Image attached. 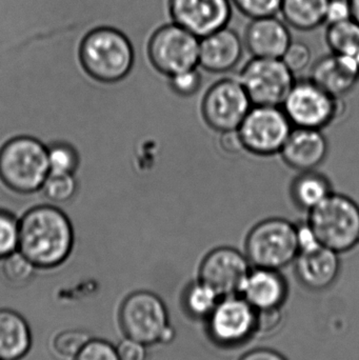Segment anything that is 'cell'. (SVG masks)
<instances>
[{
    "instance_id": "obj_1",
    "label": "cell",
    "mask_w": 359,
    "mask_h": 360,
    "mask_svg": "<svg viewBox=\"0 0 359 360\" xmlns=\"http://www.w3.org/2000/svg\"><path fill=\"white\" fill-rule=\"evenodd\" d=\"M74 234L67 216L54 207H34L19 222V252L36 268H54L71 253Z\"/></svg>"
},
{
    "instance_id": "obj_2",
    "label": "cell",
    "mask_w": 359,
    "mask_h": 360,
    "mask_svg": "<svg viewBox=\"0 0 359 360\" xmlns=\"http://www.w3.org/2000/svg\"><path fill=\"white\" fill-rule=\"evenodd\" d=\"M136 54L128 37L112 27H99L84 37L80 46L82 69L93 79L114 84L134 68Z\"/></svg>"
},
{
    "instance_id": "obj_3",
    "label": "cell",
    "mask_w": 359,
    "mask_h": 360,
    "mask_svg": "<svg viewBox=\"0 0 359 360\" xmlns=\"http://www.w3.org/2000/svg\"><path fill=\"white\" fill-rule=\"evenodd\" d=\"M309 222L320 245L337 253L359 245V205L347 195L331 193L309 212Z\"/></svg>"
},
{
    "instance_id": "obj_4",
    "label": "cell",
    "mask_w": 359,
    "mask_h": 360,
    "mask_svg": "<svg viewBox=\"0 0 359 360\" xmlns=\"http://www.w3.org/2000/svg\"><path fill=\"white\" fill-rule=\"evenodd\" d=\"M50 175L48 150L31 137H17L0 150V179L21 194L36 192Z\"/></svg>"
},
{
    "instance_id": "obj_5",
    "label": "cell",
    "mask_w": 359,
    "mask_h": 360,
    "mask_svg": "<svg viewBox=\"0 0 359 360\" xmlns=\"http://www.w3.org/2000/svg\"><path fill=\"white\" fill-rule=\"evenodd\" d=\"M299 253L296 224L285 218L259 222L246 239V256L255 268L278 270L292 264Z\"/></svg>"
},
{
    "instance_id": "obj_6",
    "label": "cell",
    "mask_w": 359,
    "mask_h": 360,
    "mask_svg": "<svg viewBox=\"0 0 359 360\" xmlns=\"http://www.w3.org/2000/svg\"><path fill=\"white\" fill-rule=\"evenodd\" d=\"M200 41L197 36L171 21L154 30L145 51L154 69L171 77L198 68Z\"/></svg>"
},
{
    "instance_id": "obj_7",
    "label": "cell",
    "mask_w": 359,
    "mask_h": 360,
    "mask_svg": "<svg viewBox=\"0 0 359 360\" xmlns=\"http://www.w3.org/2000/svg\"><path fill=\"white\" fill-rule=\"evenodd\" d=\"M292 129L282 107L253 105L237 131L246 151L272 156L280 153Z\"/></svg>"
},
{
    "instance_id": "obj_8",
    "label": "cell",
    "mask_w": 359,
    "mask_h": 360,
    "mask_svg": "<svg viewBox=\"0 0 359 360\" xmlns=\"http://www.w3.org/2000/svg\"><path fill=\"white\" fill-rule=\"evenodd\" d=\"M293 128L322 130L339 115V98L313 80H295L282 105Z\"/></svg>"
},
{
    "instance_id": "obj_9",
    "label": "cell",
    "mask_w": 359,
    "mask_h": 360,
    "mask_svg": "<svg viewBox=\"0 0 359 360\" xmlns=\"http://www.w3.org/2000/svg\"><path fill=\"white\" fill-rule=\"evenodd\" d=\"M242 82L253 105L282 107L295 82L294 74L282 59L253 57L240 72Z\"/></svg>"
},
{
    "instance_id": "obj_10",
    "label": "cell",
    "mask_w": 359,
    "mask_h": 360,
    "mask_svg": "<svg viewBox=\"0 0 359 360\" xmlns=\"http://www.w3.org/2000/svg\"><path fill=\"white\" fill-rule=\"evenodd\" d=\"M252 107L240 80L223 78L207 91L202 113L210 128L223 133L237 130Z\"/></svg>"
},
{
    "instance_id": "obj_11",
    "label": "cell",
    "mask_w": 359,
    "mask_h": 360,
    "mask_svg": "<svg viewBox=\"0 0 359 360\" xmlns=\"http://www.w3.org/2000/svg\"><path fill=\"white\" fill-rule=\"evenodd\" d=\"M120 321L128 338L143 345L160 342L169 328L164 302L149 292H137L126 298L120 311Z\"/></svg>"
},
{
    "instance_id": "obj_12",
    "label": "cell",
    "mask_w": 359,
    "mask_h": 360,
    "mask_svg": "<svg viewBox=\"0 0 359 360\" xmlns=\"http://www.w3.org/2000/svg\"><path fill=\"white\" fill-rule=\"evenodd\" d=\"M251 264L246 254L230 247L212 250L200 268V281L212 288L219 297L240 294L250 273Z\"/></svg>"
},
{
    "instance_id": "obj_13",
    "label": "cell",
    "mask_w": 359,
    "mask_h": 360,
    "mask_svg": "<svg viewBox=\"0 0 359 360\" xmlns=\"http://www.w3.org/2000/svg\"><path fill=\"white\" fill-rule=\"evenodd\" d=\"M171 21L198 38L228 27L232 18L231 0H168Z\"/></svg>"
},
{
    "instance_id": "obj_14",
    "label": "cell",
    "mask_w": 359,
    "mask_h": 360,
    "mask_svg": "<svg viewBox=\"0 0 359 360\" xmlns=\"http://www.w3.org/2000/svg\"><path fill=\"white\" fill-rule=\"evenodd\" d=\"M209 331L218 344H242L256 332V310L244 297L223 298L209 316Z\"/></svg>"
},
{
    "instance_id": "obj_15",
    "label": "cell",
    "mask_w": 359,
    "mask_h": 360,
    "mask_svg": "<svg viewBox=\"0 0 359 360\" xmlns=\"http://www.w3.org/2000/svg\"><path fill=\"white\" fill-rule=\"evenodd\" d=\"M292 42L289 25L278 16L251 19L244 35V44L253 57L282 59Z\"/></svg>"
},
{
    "instance_id": "obj_16",
    "label": "cell",
    "mask_w": 359,
    "mask_h": 360,
    "mask_svg": "<svg viewBox=\"0 0 359 360\" xmlns=\"http://www.w3.org/2000/svg\"><path fill=\"white\" fill-rule=\"evenodd\" d=\"M244 40L237 32L225 27L200 38L198 67L211 73H226L240 63Z\"/></svg>"
},
{
    "instance_id": "obj_17",
    "label": "cell",
    "mask_w": 359,
    "mask_h": 360,
    "mask_svg": "<svg viewBox=\"0 0 359 360\" xmlns=\"http://www.w3.org/2000/svg\"><path fill=\"white\" fill-rule=\"evenodd\" d=\"M318 86L337 98L351 92L359 80V63L356 57L326 55L318 59L311 69V77Z\"/></svg>"
},
{
    "instance_id": "obj_18",
    "label": "cell",
    "mask_w": 359,
    "mask_h": 360,
    "mask_svg": "<svg viewBox=\"0 0 359 360\" xmlns=\"http://www.w3.org/2000/svg\"><path fill=\"white\" fill-rule=\"evenodd\" d=\"M328 149V141L322 130L293 128L280 154L290 168L308 172L324 162Z\"/></svg>"
},
{
    "instance_id": "obj_19",
    "label": "cell",
    "mask_w": 359,
    "mask_h": 360,
    "mask_svg": "<svg viewBox=\"0 0 359 360\" xmlns=\"http://www.w3.org/2000/svg\"><path fill=\"white\" fill-rule=\"evenodd\" d=\"M294 262L299 281L308 289L314 291L331 287L341 271L339 254L324 245L299 252Z\"/></svg>"
},
{
    "instance_id": "obj_20",
    "label": "cell",
    "mask_w": 359,
    "mask_h": 360,
    "mask_svg": "<svg viewBox=\"0 0 359 360\" xmlns=\"http://www.w3.org/2000/svg\"><path fill=\"white\" fill-rule=\"evenodd\" d=\"M286 279L278 270L254 268L250 271L240 295L255 309L280 308L287 297Z\"/></svg>"
},
{
    "instance_id": "obj_21",
    "label": "cell",
    "mask_w": 359,
    "mask_h": 360,
    "mask_svg": "<svg viewBox=\"0 0 359 360\" xmlns=\"http://www.w3.org/2000/svg\"><path fill=\"white\" fill-rule=\"evenodd\" d=\"M31 345L30 330L25 319L8 310H0V360H18Z\"/></svg>"
},
{
    "instance_id": "obj_22",
    "label": "cell",
    "mask_w": 359,
    "mask_h": 360,
    "mask_svg": "<svg viewBox=\"0 0 359 360\" xmlns=\"http://www.w3.org/2000/svg\"><path fill=\"white\" fill-rule=\"evenodd\" d=\"M329 0H282L280 14L289 27L312 31L324 25Z\"/></svg>"
},
{
    "instance_id": "obj_23",
    "label": "cell",
    "mask_w": 359,
    "mask_h": 360,
    "mask_svg": "<svg viewBox=\"0 0 359 360\" xmlns=\"http://www.w3.org/2000/svg\"><path fill=\"white\" fill-rule=\"evenodd\" d=\"M331 193L333 192L329 179L315 170L301 172L291 186L295 205L308 212L315 209Z\"/></svg>"
},
{
    "instance_id": "obj_24",
    "label": "cell",
    "mask_w": 359,
    "mask_h": 360,
    "mask_svg": "<svg viewBox=\"0 0 359 360\" xmlns=\"http://www.w3.org/2000/svg\"><path fill=\"white\" fill-rule=\"evenodd\" d=\"M326 42L335 54L356 57L359 55V25L353 19L328 25Z\"/></svg>"
},
{
    "instance_id": "obj_25",
    "label": "cell",
    "mask_w": 359,
    "mask_h": 360,
    "mask_svg": "<svg viewBox=\"0 0 359 360\" xmlns=\"http://www.w3.org/2000/svg\"><path fill=\"white\" fill-rule=\"evenodd\" d=\"M219 300L221 297L218 294L200 281L188 288L185 292V308L195 317L210 316Z\"/></svg>"
},
{
    "instance_id": "obj_26",
    "label": "cell",
    "mask_w": 359,
    "mask_h": 360,
    "mask_svg": "<svg viewBox=\"0 0 359 360\" xmlns=\"http://www.w3.org/2000/svg\"><path fill=\"white\" fill-rule=\"evenodd\" d=\"M50 174H73L78 166L77 153L69 145H54L48 150Z\"/></svg>"
},
{
    "instance_id": "obj_27",
    "label": "cell",
    "mask_w": 359,
    "mask_h": 360,
    "mask_svg": "<svg viewBox=\"0 0 359 360\" xmlns=\"http://www.w3.org/2000/svg\"><path fill=\"white\" fill-rule=\"evenodd\" d=\"M46 198L54 202H67L76 191V181L72 174H50L42 186Z\"/></svg>"
},
{
    "instance_id": "obj_28",
    "label": "cell",
    "mask_w": 359,
    "mask_h": 360,
    "mask_svg": "<svg viewBox=\"0 0 359 360\" xmlns=\"http://www.w3.org/2000/svg\"><path fill=\"white\" fill-rule=\"evenodd\" d=\"M18 243V222L11 214L0 211V258H6L15 253Z\"/></svg>"
},
{
    "instance_id": "obj_29",
    "label": "cell",
    "mask_w": 359,
    "mask_h": 360,
    "mask_svg": "<svg viewBox=\"0 0 359 360\" xmlns=\"http://www.w3.org/2000/svg\"><path fill=\"white\" fill-rule=\"evenodd\" d=\"M232 4L250 19L278 16L282 0H231Z\"/></svg>"
},
{
    "instance_id": "obj_30",
    "label": "cell",
    "mask_w": 359,
    "mask_h": 360,
    "mask_svg": "<svg viewBox=\"0 0 359 360\" xmlns=\"http://www.w3.org/2000/svg\"><path fill=\"white\" fill-rule=\"evenodd\" d=\"M4 274L6 278L14 285H21L31 278L34 273L32 262H30L20 252H15L12 255L4 258Z\"/></svg>"
},
{
    "instance_id": "obj_31",
    "label": "cell",
    "mask_w": 359,
    "mask_h": 360,
    "mask_svg": "<svg viewBox=\"0 0 359 360\" xmlns=\"http://www.w3.org/2000/svg\"><path fill=\"white\" fill-rule=\"evenodd\" d=\"M282 60L293 74H299L309 67L312 61L311 49L303 41L291 42Z\"/></svg>"
},
{
    "instance_id": "obj_32",
    "label": "cell",
    "mask_w": 359,
    "mask_h": 360,
    "mask_svg": "<svg viewBox=\"0 0 359 360\" xmlns=\"http://www.w3.org/2000/svg\"><path fill=\"white\" fill-rule=\"evenodd\" d=\"M89 342L90 338L84 332L65 331L57 336L54 346L63 356L76 357Z\"/></svg>"
},
{
    "instance_id": "obj_33",
    "label": "cell",
    "mask_w": 359,
    "mask_h": 360,
    "mask_svg": "<svg viewBox=\"0 0 359 360\" xmlns=\"http://www.w3.org/2000/svg\"><path fill=\"white\" fill-rule=\"evenodd\" d=\"M169 79L173 92L183 97L192 96L197 93L202 82V75L197 68L171 76Z\"/></svg>"
},
{
    "instance_id": "obj_34",
    "label": "cell",
    "mask_w": 359,
    "mask_h": 360,
    "mask_svg": "<svg viewBox=\"0 0 359 360\" xmlns=\"http://www.w3.org/2000/svg\"><path fill=\"white\" fill-rule=\"evenodd\" d=\"M75 360H119L117 351L105 342L90 340Z\"/></svg>"
},
{
    "instance_id": "obj_35",
    "label": "cell",
    "mask_w": 359,
    "mask_h": 360,
    "mask_svg": "<svg viewBox=\"0 0 359 360\" xmlns=\"http://www.w3.org/2000/svg\"><path fill=\"white\" fill-rule=\"evenodd\" d=\"M282 315L280 308L256 310V331L270 333L275 331L282 323Z\"/></svg>"
},
{
    "instance_id": "obj_36",
    "label": "cell",
    "mask_w": 359,
    "mask_h": 360,
    "mask_svg": "<svg viewBox=\"0 0 359 360\" xmlns=\"http://www.w3.org/2000/svg\"><path fill=\"white\" fill-rule=\"evenodd\" d=\"M352 19V8L350 0H329L326 11L327 25L343 22Z\"/></svg>"
},
{
    "instance_id": "obj_37",
    "label": "cell",
    "mask_w": 359,
    "mask_h": 360,
    "mask_svg": "<svg viewBox=\"0 0 359 360\" xmlns=\"http://www.w3.org/2000/svg\"><path fill=\"white\" fill-rule=\"evenodd\" d=\"M117 354L119 360H145L147 359V350L145 345L136 340H124L120 342L117 348Z\"/></svg>"
},
{
    "instance_id": "obj_38",
    "label": "cell",
    "mask_w": 359,
    "mask_h": 360,
    "mask_svg": "<svg viewBox=\"0 0 359 360\" xmlns=\"http://www.w3.org/2000/svg\"><path fill=\"white\" fill-rule=\"evenodd\" d=\"M296 231L299 252L315 249L322 245L316 237L315 233L310 226L309 222L296 224Z\"/></svg>"
},
{
    "instance_id": "obj_39",
    "label": "cell",
    "mask_w": 359,
    "mask_h": 360,
    "mask_svg": "<svg viewBox=\"0 0 359 360\" xmlns=\"http://www.w3.org/2000/svg\"><path fill=\"white\" fill-rule=\"evenodd\" d=\"M221 134L219 143H221V148L223 152L236 155L242 151H246L237 130L228 131V132H223Z\"/></svg>"
},
{
    "instance_id": "obj_40",
    "label": "cell",
    "mask_w": 359,
    "mask_h": 360,
    "mask_svg": "<svg viewBox=\"0 0 359 360\" xmlns=\"http://www.w3.org/2000/svg\"><path fill=\"white\" fill-rule=\"evenodd\" d=\"M240 360H287L280 353L269 349H257L244 354Z\"/></svg>"
},
{
    "instance_id": "obj_41",
    "label": "cell",
    "mask_w": 359,
    "mask_h": 360,
    "mask_svg": "<svg viewBox=\"0 0 359 360\" xmlns=\"http://www.w3.org/2000/svg\"><path fill=\"white\" fill-rule=\"evenodd\" d=\"M352 8V19L359 25V0H350Z\"/></svg>"
},
{
    "instance_id": "obj_42",
    "label": "cell",
    "mask_w": 359,
    "mask_h": 360,
    "mask_svg": "<svg viewBox=\"0 0 359 360\" xmlns=\"http://www.w3.org/2000/svg\"><path fill=\"white\" fill-rule=\"evenodd\" d=\"M358 63H359V55H358Z\"/></svg>"
}]
</instances>
